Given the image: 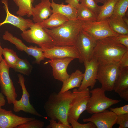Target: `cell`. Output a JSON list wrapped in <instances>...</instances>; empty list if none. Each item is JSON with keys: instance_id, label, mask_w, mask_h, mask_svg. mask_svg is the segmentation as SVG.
<instances>
[{"instance_id": "cell-24", "label": "cell", "mask_w": 128, "mask_h": 128, "mask_svg": "<svg viewBox=\"0 0 128 128\" xmlns=\"http://www.w3.org/2000/svg\"><path fill=\"white\" fill-rule=\"evenodd\" d=\"M113 90L119 95L128 90V67L120 68Z\"/></svg>"}, {"instance_id": "cell-13", "label": "cell", "mask_w": 128, "mask_h": 128, "mask_svg": "<svg viewBox=\"0 0 128 128\" xmlns=\"http://www.w3.org/2000/svg\"><path fill=\"white\" fill-rule=\"evenodd\" d=\"M43 50L45 58L51 59L72 58L78 59L80 57L79 52L75 46H55Z\"/></svg>"}, {"instance_id": "cell-23", "label": "cell", "mask_w": 128, "mask_h": 128, "mask_svg": "<svg viewBox=\"0 0 128 128\" xmlns=\"http://www.w3.org/2000/svg\"><path fill=\"white\" fill-rule=\"evenodd\" d=\"M108 21L110 28L115 32L120 35L128 34V25L124 22L122 17L112 15Z\"/></svg>"}, {"instance_id": "cell-26", "label": "cell", "mask_w": 128, "mask_h": 128, "mask_svg": "<svg viewBox=\"0 0 128 128\" xmlns=\"http://www.w3.org/2000/svg\"><path fill=\"white\" fill-rule=\"evenodd\" d=\"M77 19L85 22L96 21L97 15L81 3L77 9Z\"/></svg>"}, {"instance_id": "cell-42", "label": "cell", "mask_w": 128, "mask_h": 128, "mask_svg": "<svg viewBox=\"0 0 128 128\" xmlns=\"http://www.w3.org/2000/svg\"><path fill=\"white\" fill-rule=\"evenodd\" d=\"M3 49L1 46V43L0 42V61L3 59L2 57V51Z\"/></svg>"}, {"instance_id": "cell-39", "label": "cell", "mask_w": 128, "mask_h": 128, "mask_svg": "<svg viewBox=\"0 0 128 128\" xmlns=\"http://www.w3.org/2000/svg\"><path fill=\"white\" fill-rule=\"evenodd\" d=\"M80 0H65V2L77 9Z\"/></svg>"}, {"instance_id": "cell-36", "label": "cell", "mask_w": 128, "mask_h": 128, "mask_svg": "<svg viewBox=\"0 0 128 128\" xmlns=\"http://www.w3.org/2000/svg\"><path fill=\"white\" fill-rule=\"evenodd\" d=\"M109 109L117 116L128 114V105H126L120 107L110 108Z\"/></svg>"}, {"instance_id": "cell-41", "label": "cell", "mask_w": 128, "mask_h": 128, "mask_svg": "<svg viewBox=\"0 0 128 128\" xmlns=\"http://www.w3.org/2000/svg\"><path fill=\"white\" fill-rule=\"evenodd\" d=\"M119 95L120 97L127 101H128V90L124 91Z\"/></svg>"}, {"instance_id": "cell-21", "label": "cell", "mask_w": 128, "mask_h": 128, "mask_svg": "<svg viewBox=\"0 0 128 128\" xmlns=\"http://www.w3.org/2000/svg\"><path fill=\"white\" fill-rule=\"evenodd\" d=\"M84 76V73L79 69H77L69 77L63 82L60 91L62 93L72 88L80 87Z\"/></svg>"}, {"instance_id": "cell-33", "label": "cell", "mask_w": 128, "mask_h": 128, "mask_svg": "<svg viewBox=\"0 0 128 128\" xmlns=\"http://www.w3.org/2000/svg\"><path fill=\"white\" fill-rule=\"evenodd\" d=\"M68 122L71 125L72 128H96V127L92 122H88L87 123L82 124L80 123L72 118H68Z\"/></svg>"}, {"instance_id": "cell-15", "label": "cell", "mask_w": 128, "mask_h": 128, "mask_svg": "<svg viewBox=\"0 0 128 128\" xmlns=\"http://www.w3.org/2000/svg\"><path fill=\"white\" fill-rule=\"evenodd\" d=\"M85 71L83 78L78 90H83L90 87L91 89L94 87L96 81L99 63L95 58L92 57L89 61L84 62Z\"/></svg>"}, {"instance_id": "cell-30", "label": "cell", "mask_w": 128, "mask_h": 128, "mask_svg": "<svg viewBox=\"0 0 128 128\" xmlns=\"http://www.w3.org/2000/svg\"><path fill=\"white\" fill-rule=\"evenodd\" d=\"M128 7V0H118L112 16H118L122 17L125 16Z\"/></svg>"}, {"instance_id": "cell-3", "label": "cell", "mask_w": 128, "mask_h": 128, "mask_svg": "<svg viewBox=\"0 0 128 128\" xmlns=\"http://www.w3.org/2000/svg\"><path fill=\"white\" fill-rule=\"evenodd\" d=\"M128 50V48L111 37H106L96 41L92 57L99 64L118 62Z\"/></svg>"}, {"instance_id": "cell-10", "label": "cell", "mask_w": 128, "mask_h": 128, "mask_svg": "<svg viewBox=\"0 0 128 128\" xmlns=\"http://www.w3.org/2000/svg\"><path fill=\"white\" fill-rule=\"evenodd\" d=\"M83 30L96 41L120 35L111 29L108 19L99 21L86 22Z\"/></svg>"}, {"instance_id": "cell-25", "label": "cell", "mask_w": 128, "mask_h": 128, "mask_svg": "<svg viewBox=\"0 0 128 128\" xmlns=\"http://www.w3.org/2000/svg\"><path fill=\"white\" fill-rule=\"evenodd\" d=\"M118 0H108L101 6L96 21L108 19L112 15L115 5Z\"/></svg>"}, {"instance_id": "cell-44", "label": "cell", "mask_w": 128, "mask_h": 128, "mask_svg": "<svg viewBox=\"0 0 128 128\" xmlns=\"http://www.w3.org/2000/svg\"><path fill=\"white\" fill-rule=\"evenodd\" d=\"M123 19L124 22L128 25V19L127 17H125V16L123 17Z\"/></svg>"}, {"instance_id": "cell-12", "label": "cell", "mask_w": 128, "mask_h": 128, "mask_svg": "<svg viewBox=\"0 0 128 128\" xmlns=\"http://www.w3.org/2000/svg\"><path fill=\"white\" fill-rule=\"evenodd\" d=\"M17 76L18 83L21 87L22 95L19 100H16L13 104L14 111L15 113H18L23 111L35 116L43 117V116L37 111L30 103V95L25 85L24 77L21 74H18Z\"/></svg>"}, {"instance_id": "cell-37", "label": "cell", "mask_w": 128, "mask_h": 128, "mask_svg": "<svg viewBox=\"0 0 128 128\" xmlns=\"http://www.w3.org/2000/svg\"><path fill=\"white\" fill-rule=\"evenodd\" d=\"M50 123L46 127V128H72L71 125H65L61 123H57L56 120L51 119Z\"/></svg>"}, {"instance_id": "cell-4", "label": "cell", "mask_w": 128, "mask_h": 128, "mask_svg": "<svg viewBox=\"0 0 128 128\" xmlns=\"http://www.w3.org/2000/svg\"><path fill=\"white\" fill-rule=\"evenodd\" d=\"M21 35L26 42L36 44L43 49L56 46L52 38L43 27L35 23L29 29L22 32Z\"/></svg>"}, {"instance_id": "cell-35", "label": "cell", "mask_w": 128, "mask_h": 128, "mask_svg": "<svg viewBox=\"0 0 128 128\" xmlns=\"http://www.w3.org/2000/svg\"><path fill=\"white\" fill-rule=\"evenodd\" d=\"M111 37L115 41L128 49V34L120 35L117 36Z\"/></svg>"}, {"instance_id": "cell-2", "label": "cell", "mask_w": 128, "mask_h": 128, "mask_svg": "<svg viewBox=\"0 0 128 128\" xmlns=\"http://www.w3.org/2000/svg\"><path fill=\"white\" fill-rule=\"evenodd\" d=\"M86 22L78 19L69 20L55 28H43L53 40L56 46H74Z\"/></svg>"}, {"instance_id": "cell-18", "label": "cell", "mask_w": 128, "mask_h": 128, "mask_svg": "<svg viewBox=\"0 0 128 128\" xmlns=\"http://www.w3.org/2000/svg\"><path fill=\"white\" fill-rule=\"evenodd\" d=\"M1 0L4 4L3 7L6 15L4 21L0 23V27L4 24L9 23L18 28L23 32L29 28L34 24L32 19L24 18L21 16H16L11 14L9 10L8 0Z\"/></svg>"}, {"instance_id": "cell-14", "label": "cell", "mask_w": 128, "mask_h": 128, "mask_svg": "<svg viewBox=\"0 0 128 128\" xmlns=\"http://www.w3.org/2000/svg\"><path fill=\"white\" fill-rule=\"evenodd\" d=\"M117 115L106 109L101 112L92 114L87 118L82 119L83 122H91L97 128H112L116 124Z\"/></svg>"}, {"instance_id": "cell-34", "label": "cell", "mask_w": 128, "mask_h": 128, "mask_svg": "<svg viewBox=\"0 0 128 128\" xmlns=\"http://www.w3.org/2000/svg\"><path fill=\"white\" fill-rule=\"evenodd\" d=\"M116 124L119 125V128H128V114L117 116Z\"/></svg>"}, {"instance_id": "cell-5", "label": "cell", "mask_w": 128, "mask_h": 128, "mask_svg": "<svg viewBox=\"0 0 128 128\" xmlns=\"http://www.w3.org/2000/svg\"><path fill=\"white\" fill-rule=\"evenodd\" d=\"M105 91L101 87L96 88L90 91L91 96L89 99L86 110L87 112L92 114L101 112L121 101V100L107 97Z\"/></svg>"}, {"instance_id": "cell-11", "label": "cell", "mask_w": 128, "mask_h": 128, "mask_svg": "<svg viewBox=\"0 0 128 128\" xmlns=\"http://www.w3.org/2000/svg\"><path fill=\"white\" fill-rule=\"evenodd\" d=\"M3 39L14 44L17 49L21 51H24L28 55L35 59V62L40 64L41 61L44 60L43 50L37 46H26L20 39L13 36L8 31H6L2 36Z\"/></svg>"}, {"instance_id": "cell-31", "label": "cell", "mask_w": 128, "mask_h": 128, "mask_svg": "<svg viewBox=\"0 0 128 128\" xmlns=\"http://www.w3.org/2000/svg\"><path fill=\"white\" fill-rule=\"evenodd\" d=\"M44 124L43 121L35 118L19 125L16 128H42Z\"/></svg>"}, {"instance_id": "cell-7", "label": "cell", "mask_w": 128, "mask_h": 128, "mask_svg": "<svg viewBox=\"0 0 128 128\" xmlns=\"http://www.w3.org/2000/svg\"><path fill=\"white\" fill-rule=\"evenodd\" d=\"M96 42V40L83 30L80 32L74 46L79 55L80 63H84L92 59Z\"/></svg>"}, {"instance_id": "cell-20", "label": "cell", "mask_w": 128, "mask_h": 128, "mask_svg": "<svg viewBox=\"0 0 128 128\" xmlns=\"http://www.w3.org/2000/svg\"><path fill=\"white\" fill-rule=\"evenodd\" d=\"M51 7L52 13L60 14L66 17L69 20L77 19V9L69 4L65 5L63 3L58 4L52 0Z\"/></svg>"}, {"instance_id": "cell-6", "label": "cell", "mask_w": 128, "mask_h": 128, "mask_svg": "<svg viewBox=\"0 0 128 128\" xmlns=\"http://www.w3.org/2000/svg\"><path fill=\"white\" fill-rule=\"evenodd\" d=\"M120 69L119 62L105 64H99L97 80L101 84V87L105 91H113Z\"/></svg>"}, {"instance_id": "cell-38", "label": "cell", "mask_w": 128, "mask_h": 128, "mask_svg": "<svg viewBox=\"0 0 128 128\" xmlns=\"http://www.w3.org/2000/svg\"><path fill=\"white\" fill-rule=\"evenodd\" d=\"M120 68L128 67V50L123 55L119 62Z\"/></svg>"}, {"instance_id": "cell-40", "label": "cell", "mask_w": 128, "mask_h": 128, "mask_svg": "<svg viewBox=\"0 0 128 128\" xmlns=\"http://www.w3.org/2000/svg\"><path fill=\"white\" fill-rule=\"evenodd\" d=\"M6 103V100L4 95L0 92V107L4 106Z\"/></svg>"}, {"instance_id": "cell-17", "label": "cell", "mask_w": 128, "mask_h": 128, "mask_svg": "<svg viewBox=\"0 0 128 128\" xmlns=\"http://www.w3.org/2000/svg\"><path fill=\"white\" fill-rule=\"evenodd\" d=\"M74 59L66 58L50 59L45 64H50L52 68L54 78L63 82L70 76L67 72V69L69 64Z\"/></svg>"}, {"instance_id": "cell-1", "label": "cell", "mask_w": 128, "mask_h": 128, "mask_svg": "<svg viewBox=\"0 0 128 128\" xmlns=\"http://www.w3.org/2000/svg\"><path fill=\"white\" fill-rule=\"evenodd\" d=\"M74 97L72 92L69 90L62 93H51L44 106L47 116L51 119L58 120L59 123L70 125L68 114Z\"/></svg>"}, {"instance_id": "cell-22", "label": "cell", "mask_w": 128, "mask_h": 128, "mask_svg": "<svg viewBox=\"0 0 128 128\" xmlns=\"http://www.w3.org/2000/svg\"><path fill=\"white\" fill-rule=\"evenodd\" d=\"M69 20L65 16L58 13H53L47 19L42 22L35 23L43 28L51 29L62 25Z\"/></svg>"}, {"instance_id": "cell-32", "label": "cell", "mask_w": 128, "mask_h": 128, "mask_svg": "<svg viewBox=\"0 0 128 128\" xmlns=\"http://www.w3.org/2000/svg\"><path fill=\"white\" fill-rule=\"evenodd\" d=\"M80 2L98 16L101 7L94 0H80Z\"/></svg>"}, {"instance_id": "cell-27", "label": "cell", "mask_w": 128, "mask_h": 128, "mask_svg": "<svg viewBox=\"0 0 128 128\" xmlns=\"http://www.w3.org/2000/svg\"><path fill=\"white\" fill-rule=\"evenodd\" d=\"M18 7L16 14L18 16L28 17L32 16V10L34 0H13Z\"/></svg>"}, {"instance_id": "cell-28", "label": "cell", "mask_w": 128, "mask_h": 128, "mask_svg": "<svg viewBox=\"0 0 128 128\" xmlns=\"http://www.w3.org/2000/svg\"><path fill=\"white\" fill-rule=\"evenodd\" d=\"M2 55L6 63L10 68L14 69L19 58L13 49L5 48L3 49Z\"/></svg>"}, {"instance_id": "cell-9", "label": "cell", "mask_w": 128, "mask_h": 128, "mask_svg": "<svg viewBox=\"0 0 128 128\" xmlns=\"http://www.w3.org/2000/svg\"><path fill=\"white\" fill-rule=\"evenodd\" d=\"M72 92L74 97L69 109L68 118L78 121L81 114L86 110L90 96V91L87 88L80 91L75 88Z\"/></svg>"}, {"instance_id": "cell-29", "label": "cell", "mask_w": 128, "mask_h": 128, "mask_svg": "<svg viewBox=\"0 0 128 128\" xmlns=\"http://www.w3.org/2000/svg\"><path fill=\"white\" fill-rule=\"evenodd\" d=\"M32 67L26 59L20 58L18 60L14 69L16 72L27 76H29L31 72Z\"/></svg>"}, {"instance_id": "cell-43", "label": "cell", "mask_w": 128, "mask_h": 128, "mask_svg": "<svg viewBox=\"0 0 128 128\" xmlns=\"http://www.w3.org/2000/svg\"><path fill=\"white\" fill-rule=\"evenodd\" d=\"M97 3H100L103 4L105 3L108 0H94Z\"/></svg>"}, {"instance_id": "cell-19", "label": "cell", "mask_w": 128, "mask_h": 128, "mask_svg": "<svg viewBox=\"0 0 128 128\" xmlns=\"http://www.w3.org/2000/svg\"><path fill=\"white\" fill-rule=\"evenodd\" d=\"M51 3L50 0H41L40 2L32 7V16L34 23L42 22L52 14Z\"/></svg>"}, {"instance_id": "cell-16", "label": "cell", "mask_w": 128, "mask_h": 128, "mask_svg": "<svg viewBox=\"0 0 128 128\" xmlns=\"http://www.w3.org/2000/svg\"><path fill=\"white\" fill-rule=\"evenodd\" d=\"M36 118L23 117L0 107V128H16L19 125Z\"/></svg>"}, {"instance_id": "cell-8", "label": "cell", "mask_w": 128, "mask_h": 128, "mask_svg": "<svg viewBox=\"0 0 128 128\" xmlns=\"http://www.w3.org/2000/svg\"><path fill=\"white\" fill-rule=\"evenodd\" d=\"M10 68L3 59L0 61V86L1 92L6 96L8 103L13 104L16 100L18 95L10 77Z\"/></svg>"}]
</instances>
